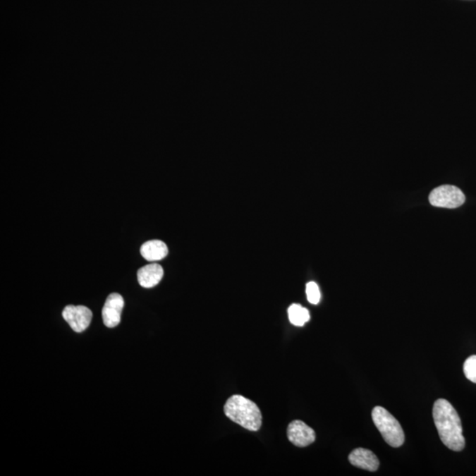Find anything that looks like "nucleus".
<instances>
[{"label": "nucleus", "mask_w": 476, "mask_h": 476, "mask_svg": "<svg viewBox=\"0 0 476 476\" xmlns=\"http://www.w3.org/2000/svg\"><path fill=\"white\" fill-rule=\"evenodd\" d=\"M429 200L434 207L453 209L465 203V196L458 187L446 185L434 189L429 194Z\"/></svg>", "instance_id": "nucleus-4"}, {"label": "nucleus", "mask_w": 476, "mask_h": 476, "mask_svg": "<svg viewBox=\"0 0 476 476\" xmlns=\"http://www.w3.org/2000/svg\"><path fill=\"white\" fill-rule=\"evenodd\" d=\"M123 306L125 302L121 295L112 293L108 296L102 310V320L106 327L113 328L118 326Z\"/></svg>", "instance_id": "nucleus-6"}, {"label": "nucleus", "mask_w": 476, "mask_h": 476, "mask_svg": "<svg viewBox=\"0 0 476 476\" xmlns=\"http://www.w3.org/2000/svg\"><path fill=\"white\" fill-rule=\"evenodd\" d=\"M287 433L288 440L298 447L308 446L316 439L315 432L299 420L289 423Z\"/></svg>", "instance_id": "nucleus-7"}, {"label": "nucleus", "mask_w": 476, "mask_h": 476, "mask_svg": "<svg viewBox=\"0 0 476 476\" xmlns=\"http://www.w3.org/2000/svg\"><path fill=\"white\" fill-rule=\"evenodd\" d=\"M62 316L74 331L83 333L90 327L93 314L86 306L67 305Z\"/></svg>", "instance_id": "nucleus-5"}, {"label": "nucleus", "mask_w": 476, "mask_h": 476, "mask_svg": "<svg viewBox=\"0 0 476 476\" xmlns=\"http://www.w3.org/2000/svg\"><path fill=\"white\" fill-rule=\"evenodd\" d=\"M226 416L252 432H257L262 425L260 409L253 401L242 395H233L224 405Z\"/></svg>", "instance_id": "nucleus-2"}, {"label": "nucleus", "mask_w": 476, "mask_h": 476, "mask_svg": "<svg viewBox=\"0 0 476 476\" xmlns=\"http://www.w3.org/2000/svg\"><path fill=\"white\" fill-rule=\"evenodd\" d=\"M168 247L161 240H151L143 243L140 248V254L145 260L154 262L161 260L168 255Z\"/></svg>", "instance_id": "nucleus-10"}, {"label": "nucleus", "mask_w": 476, "mask_h": 476, "mask_svg": "<svg viewBox=\"0 0 476 476\" xmlns=\"http://www.w3.org/2000/svg\"><path fill=\"white\" fill-rule=\"evenodd\" d=\"M349 462L356 468L365 469V470L374 472L379 467V458L372 451L365 448H358L352 451L348 456Z\"/></svg>", "instance_id": "nucleus-8"}, {"label": "nucleus", "mask_w": 476, "mask_h": 476, "mask_svg": "<svg viewBox=\"0 0 476 476\" xmlns=\"http://www.w3.org/2000/svg\"><path fill=\"white\" fill-rule=\"evenodd\" d=\"M433 419L441 441L444 446L455 451L465 447V437L458 413L449 401L439 398L433 407Z\"/></svg>", "instance_id": "nucleus-1"}, {"label": "nucleus", "mask_w": 476, "mask_h": 476, "mask_svg": "<svg viewBox=\"0 0 476 476\" xmlns=\"http://www.w3.org/2000/svg\"><path fill=\"white\" fill-rule=\"evenodd\" d=\"M307 299L312 305H317L320 301V291L316 282L310 281L306 285Z\"/></svg>", "instance_id": "nucleus-13"}, {"label": "nucleus", "mask_w": 476, "mask_h": 476, "mask_svg": "<svg viewBox=\"0 0 476 476\" xmlns=\"http://www.w3.org/2000/svg\"><path fill=\"white\" fill-rule=\"evenodd\" d=\"M141 287L150 288L157 286L164 277V269L158 264H149L140 268L137 273Z\"/></svg>", "instance_id": "nucleus-9"}, {"label": "nucleus", "mask_w": 476, "mask_h": 476, "mask_svg": "<svg viewBox=\"0 0 476 476\" xmlns=\"http://www.w3.org/2000/svg\"><path fill=\"white\" fill-rule=\"evenodd\" d=\"M463 369L465 377L472 383H476V355L465 360Z\"/></svg>", "instance_id": "nucleus-12"}, {"label": "nucleus", "mask_w": 476, "mask_h": 476, "mask_svg": "<svg viewBox=\"0 0 476 476\" xmlns=\"http://www.w3.org/2000/svg\"><path fill=\"white\" fill-rule=\"evenodd\" d=\"M372 420L384 441L391 447H400L403 444L405 435L400 422L390 412L382 407L374 408Z\"/></svg>", "instance_id": "nucleus-3"}, {"label": "nucleus", "mask_w": 476, "mask_h": 476, "mask_svg": "<svg viewBox=\"0 0 476 476\" xmlns=\"http://www.w3.org/2000/svg\"><path fill=\"white\" fill-rule=\"evenodd\" d=\"M288 319L296 327H303L310 319L309 310L300 305H292L288 310Z\"/></svg>", "instance_id": "nucleus-11"}]
</instances>
